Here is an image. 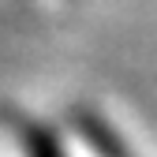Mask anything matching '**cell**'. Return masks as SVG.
<instances>
[{"label":"cell","mask_w":157,"mask_h":157,"mask_svg":"<svg viewBox=\"0 0 157 157\" xmlns=\"http://www.w3.org/2000/svg\"><path fill=\"white\" fill-rule=\"evenodd\" d=\"M11 131H15V139H19V146H23L26 157H67L60 139H56L45 124L30 120V116H11Z\"/></svg>","instance_id":"7a4b0ae2"},{"label":"cell","mask_w":157,"mask_h":157,"mask_svg":"<svg viewBox=\"0 0 157 157\" xmlns=\"http://www.w3.org/2000/svg\"><path fill=\"white\" fill-rule=\"evenodd\" d=\"M71 120H75V131L82 135V142H86L97 157H131L127 142H124V139H120V135H116L97 112H90V109H75Z\"/></svg>","instance_id":"6da1fadb"}]
</instances>
